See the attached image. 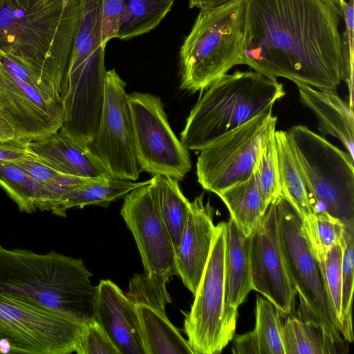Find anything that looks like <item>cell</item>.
<instances>
[{
  "label": "cell",
  "instance_id": "13",
  "mask_svg": "<svg viewBox=\"0 0 354 354\" xmlns=\"http://www.w3.org/2000/svg\"><path fill=\"white\" fill-rule=\"evenodd\" d=\"M125 86L115 69L106 71L100 119L89 147L113 177L136 181L141 170Z\"/></svg>",
  "mask_w": 354,
  "mask_h": 354
},
{
  "label": "cell",
  "instance_id": "14",
  "mask_svg": "<svg viewBox=\"0 0 354 354\" xmlns=\"http://www.w3.org/2000/svg\"><path fill=\"white\" fill-rule=\"evenodd\" d=\"M250 238L252 289L270 301L281 315L287 316L292 313L297 292L285 266L274 201Z\"/></svg>",
  "mask_w": 354,
  "mask_h": 354
},
{
  "label": "cell",
  "instance_id": "3",
  "mask_svg": "<svg viewBox=\"0 0 354 354\" xmlns=\"http://www.w3.org/2000/svg\"><path fill=\"white\" fill-rule=\"evenodd\" d=\"M286 95L276 78L255 71H236L206 88L180 133L189 150L200 151L215 140L263 112Z\"/></svg>",
  "mask_w": 354,
  "mask_h": 354
},
{
  "label": "cell",
  "instance_id": "32",
  "mask_svg": "<svg viewBox=\"0 0 354 354\" xmlns=\"http://www.w3.org/2000/svg\"><path fill=\"white\" fill-rule=\"evenodd\" d=\"M342 248L340 243L328 251L325 258L324 266L321 270L331 317L339 331L342 316Z\"/></svg>",
  "mask_w": 354,
  "mask_h": 354
},
{
  "label": "cell",
  "instance_id": "26",
  "mask_svg": "<svg viewBox=\"0 0 354 354\" xmlns=\"http://www.w3.org/2000/svg\"><path fill=\"white\" fill-rule=\"evenodd\" d=\"M15 162L22 167L39 186L41 200L39 209L41 211H50L53 213L60 198L66 193L84 184L98 180L62 174L30 151L23 158Z\"/></svg>",
  "mask_w": 354,
  "mask_h": 354
},
{
  "label": "cell",
  "instance_id": "27",
  "mask_svg": "<svg viewBox=\"0 0 354 354\" xmlns=\"http://www.w3.org/2000/svg\"><path fill=\"white\" fill-rule=\"evenodd\" d=\"M126 11L118 38L132 39L156 28L170 11L174 0H125Z\"/></svg>",
  "mask_w": 354,
  "mask_h": 354
},
{
  "label": "cell",
  "instance_id": "24",
  "mask_svg": "<svg viewBox=\"0 0 354 354\" xmlns=\"http://www.w3.org/2000/svg\"><path fill=\"white\" fill-rule=\"evenodd\" d=\"M150 180L155 205L170 236L176 254L188 218L190 202L183 194L178 180L156 175Z\"/></svg>",
  "mask_w": 354,
  "mask_h": 354
},
{
  "label": "cell",
  "instance_id": "12",
  "mask_svg": "<svg viewBox=\"0 0 354 354\" xmlns=\"http://www.w3.org/2000/svg\"><path fill=\"white\" fill-rule=\"evenodd\" d=\"M135 153L141 171L183 180L192 168L187 149L173 132L158 96L127 95Z\"/></svg>",
  "mask_w": 354,
  "mask_h": 354
},
{
  "label": "cell",
  "instance_id": "6",
  "mask_svg": "<svg viewBox=\"0 0 354 354\" xmlns=\"http://www.w3.org/2000/svg\"><path fill=\"white\" fill-rule=\"evenodd\" d=\"M150 182L128 193L120 209L133 234L145 269L143 274L131 279L127 295L132 301L165 310L166 304L170 302L166 283L173 275H177L176 254L155 205Z\"/></svg>",
  "mask_w": 354,
  "mask_h": 354
},
{
  "label": "cell",
  "instance_id": "4",
  "mask_svg": "<svg viewBox=\"0 0 354 354\" xmlns=\"http://www.w3.org/2000/svg\"><path fill=\"white\" fill-rule=\"evenodd\" d=\"M247 0L200 8L180 50L181 88L203 91L242 64L247 32Z\"/></svg>",
  "mask_w": 354,
  "mask_h": 354
},
{
  "label": "cell",
  "instance_id": "28",
  "mask_svg": "<svg viewBox=\"0 0 354 354\" xmlns=\"http://www.w3.org/2000/svg\"><path fill=\"white\" fill-rule=\"evenodd\" d=\"M0 186L16 203L21 212L33 213L39 209L41 189L16 162L0 163Z\"/></svg>",
  "mask_w": 354,
  "mask_h": 354
},
{
  "label": "cell",
  "instance_id": "2",
  "mask_svg": "<svg viewBox=\"0 0 354 354\" xmlns=\"http://www.w3.org/2000/svg\"><path fill=\"white\" fill-rule=\"evenodd\" d=\"M91 275L80 259L0 245V294L82 324L93 317Z\"/></svg>",
  "mask_w": 354,
  "mask_h": 354
},
{
  "label": "cell",
  "instance_id": "39",
  "mask_svg": "<svg viewBox=\"0 0 354 354\" xmlns=\"http://www.w3.org/2000/svg\"><path fill=\"white\" fill-rule=\"evenodd\" d=\"M12 138L13 137L11 136L10 133L8 130L7 127L0 117V139L6 140Z\"/></svg>",
  "mask_w": 354,
  "mask_h": 354
},
{
  "label": "cell",
  "instance_id": "11",
  "mask_svg": "<svg viewBox=\"0 0 354 354\" xmlns=\"http://www.w3.org/2000/svg\"><path fill=\"white\" fill-rule=\"evenodd\" d=\"M84 326L0 294V353L69 354Z\"/></svg>",
  "mask_w": 354,
  "mask_h": 354
},
{
  "label": "cell",
  "instance_id": "18",
  "mask_svg": "<svg viewBox=\"0 0 354 354\" xmlns=\"http://www.w3.org/2000/svg\"><path fill=\"white\" fill-rule=\"evenodd\" d=\"M296 85L301 103L317 118L319 131L324 136L337 138L354 160L353 106L341 98L336 91Z\"/></svg>",
  "mask_w": 354,
  "mask_h": 354
},
{
  "label": "cell",
  "instance_id": "34",
  "mask_svg": "<svg viewBox=\"0 0 354 354\" xmlns=\"http://www.w3.org/2000/svg\"><path fill=\"white\" fill-rule=\"evenodd\" d=\"M75 352L77 354H121L104 327L93 317L84 324Z\"/></svg>",
  "mask_w": 354,
  "mask_h": 354
},
{
  "label": "cell",
  "instance_id": "10",
  "mask_svg": "<svg viewBox=\"0 0 354 354\" xmlns=\"http://www.w3.org/2000/svg\"><path fill=\"white\" fill-rule=\"evenodd\" d=\"M274 202L285 266L299 298L298 318L314 322L333 336L342 338L333 321L320 266L306 237L301 218L281 194Z\"/></svg>",
  "mask_w": 354,
  "mask_h": 354
},
{
  "label": "cell",
  "instance_id": "5",
  "mask_svg": "<svg viewBox=\"0 0 354 354\" xmlns=\"http://www.w3.org/2000/svg\"><path fill=\"white\" fill-rule=\"evenodd\" d=\"M286 132L315 213L326 212L354 226V160L306 125Z\"/></svg>",
  "mask_w": 354,
  "mask_h": 354
},
{
  "label": "cell",
  "instance_id": "35",
  "mask_svg": "<svg viewBox=\"0 0 354 354\" xmlns=\"http://www.w3.org/2000/svg\"><path fill=\"white\" fill-rule=\"evenodd\" d=\"M126 11L125 0H103L100 11L101 44L106 47L113 38H118Z\"/></svg>",
  "mask_w": 354,
  "mask_h": 354
},
{
  "label": "cell",
  "instance_id": "30",
  "mask_svg": "<svg viewBox=\"0 0 354 354\" xmlns=\"http://www.w3.org/2000/svg\"><path fill=\"white\" fill-rule=\"evenodd\" d=\"M342 316L339 332L344 340L353 342L352 304L354 290V226L345 227L341 241Z\"/></svg>",
  "mask_w": 354,
  "mask_h": 354
},
{
  "label": "cell",
  "instance_id": "21",
  "mask_svg": "<svg viewBox=\"0 0 354 354\" xmlns=\"http://www.w3.org/2000/svg\"><path fill=\"white\" fill-rule=\"evenodd\" d=\"M274 139L278 156L281 194L299 214L305 234L308 237L314 227V211L301 175L286 131L275 130Z\"/></svg>",
  "mask_w": 354,
  "mask_h": 354
},
{
  "label": "cell",
  "instance_id": "9",
  "mask_svg": "<svg viewBox=\"0 0 354 354\" xmlns=\"http://www.w3.org/2000/svg\"><path fill=\"white\" fill-rule=\"evenodd\" d=\"M277 122L272 111L263 112L201 149L196 176L202 187L217 195L248 179L276 130Z\"/></svg>",
  "mask_w": 354,
  "mask_h": 354
},
{
  "label": "cell",
  "instance_id": "29",
  "mask_svg": "<svg viewBox=\"0 0 354 354\" xmlns=\"http://www.w3.org/2000/svg\"><path fill=\"white\" fill-rule=\"evenodd\" d=\"M281 316L270 301L257 296L254 331L258 340L259 354H284Z\"/></svg>",
  "mask_w": 354,
  "mask_h": 354
},
{
  "label": "cell",
  "instance_id": "25",
  "mask_svg": "<svg viewBox=\"0 0 354 354\" xmlns=\"http://www.w3.org/2000/svg\"><path fill=\"white\" fill-rule=\"evenodd\" d=\"M133 182L116 178L98 179L84 184L66 193L60 198L53 214L66 216V212L73 207L87 205L106 206L118 198L124 197L133 189L149 183Z\"/></svg>",
  "mask_w": 354,
  "mask_h": 354
},
{
  "label": "cell",
  "instance_id": "37",
  "mask_svg": "<svg viewBox=\"0 0 354 354\" xmlns=\"http://www.w3.org/2000/svg\"><path fill=\"white\" fill-rule=\"evenodd\" d=\"M234 343L233 353L259 354L258 340L254 330L237 335Z\"/></svg>",
  "mask_w": 354,
  "mask_h": 354
},
{
  "label": "cell",
  "instance_id": "8",
  "mask_svg": "<svg viewBox=\"0 0 354 354\" xmlns=\"http://www.w3.org/2000/svg\"><path fill=\"white\" fill-rule=\"evenodd\" d=\"M225 222L216 225L211 252L184 331L193 354H218L234 337L238 317L227 308L224 288Z\"/></svg>",
  "mask_w": 354,
  "mask_h": 354
},
{
  "label": "cell",
  "instance_id": "22",
  "mask_svg": "<svg viewBox=\"0 0 354 354\" xmlns=\"http://www.w3.org/2000/svg\"><path fill=\"white\" fill-rule=\"evenodd\" d=\"M284 354H337L347 353L344 339L337 338L321 325L289 317L283 322Z\"/></svg>",
  "mask_w": 354,
  "mask_h": 354
},
{
  "label": "cell",
  "instance_id": "16",
  "mask_svg": "<svg viewBox=\"0 0 354 354\" xmlns=\"http://www.w3.org/2000/svg\"><path fill=\"white\" fill-rule=\"evenodd\" d=\"M93 317L121 354H145L134 303L111 280H102L96 286Z\"/></svg>",
  "mask_w": 354,
  "mask_h": 354
},
{
  "label": "cell",
  "instance_id": "23",
  "mask_svg": "<svg viewBox=\"0 0 354 354\" xmlns=\"http://www.w3.org/2000/svg\"><path fill=\"white\" fill-rule=\"evenodd\" d=\"M229 210L230 218L246 236H250L261 221L268 205L254 173L217 194Z\"/></svg>",
  "mask_w": 354,
  "mask_h": 354
},
{
  "label": "cell",
  "instance_id": "20",
  "mask_svg": "<svg viewBox=\"0 0 354 354\" xmlns=\"http://www.w3.org/2000/svg\"><path fill=\"white\" fill-rule=\"evenodd\" d=\"M133 303L145 354H193L165 310L142 301Z\"/></svg>",
  "mask_w": 354,
  "mask_h": 354
},
{
  "label": "cell",
  "instance_id": "36",
  "mask_svg": "<svg viewBox=\"0 0 354 354\" xmlns=\"http://www.w3.org/2000/svg\"><path fill=\"white\" fill-rule=\"evenodd\" d=\"M29 141L17 138L0 139V163L15 162L26 156Z\"/></svg>",
  "mask_w": 354,
  "mask_h": 354
},
{
  "label": "cell",
  "instance_id": "7",
  "mask_svg": "<svg viewBox=\"0 0 354 354\" xmlns=\"http://www.w3.org/2000/svg\"><path fill=\"white\" fill-rule=\"evenodd\" d=\"M0 62V117L13 138L32 140L58 131L60 92L21 64Z\"/></svg>",
  "mask_w": 354,
  "mask_h": 354
},
{
  "label": "cell",
  "instance_id": "38",
  "mask_svg": "<svg viewBox=\"0 0 354 354\" xmlns=\"http://www.w3.org/2000/svg\"><path fill=\"white\" fill-rule=\"evenodd\" d=\"M232 0H189V5L191 8H206L216 6L225 3H227ZM334 5L341 8L340 2L341 0H328ZM342 9V8H341Z\"/></svg>",
  "mask_w": 354,
  "mask_h": 354
},
{
  "label": "cell",
  "instance_id": "17",
  "mask_svg": "<svg viewBox=\"0 0 354 354\" xmlns=\"http://www.w3.org/2000/svg\"><path fill=\"white\" fill-rule=\"evenodd\" d=\"M28 149L62 174L91 179L114 178L89 146L77 141L60 129L49 136L30 140Z\"/></svg>",
  "mask_w": 354,
  "mask_h": 354
},
{
  "label": "cell",
  "instance_id": "15",
  "mask_svg": "<svg viewBox=\"0 0 354 354\" xmlns=\"http://www.w3.org/2000/svg\"><path fill=\"white\" fill-rule=\"evenodd\" d=\"M214 209L203 194L190 202V209L176 253L177 275L194 295L206 266L216 232Z\"/></svg>",
  "mask_w": 354,
  "mask_h": 354
},
{
  "label": "cell",
  "instance_id": "33",
  "mask_svg": "<svg viewBox=\"0 0 354 354\" xmlns=\"http://www.w3.org/2000/svg\"><path fill=\"white\" fill-rule=\"evenodd\" d=\"M274 133L268 140L254 171L257 183L268 205L281 194L278 156Z\"/></svg>",
  "mask_w": 354,
  "mask_h": 354
},
{
  "label": "cell",
  "instance_id": "1",
  "mask_svg": "<svg viewBox=\"0 0 354 354\" xmlns=\"http://www.w3.org/2000/svg\"><path fill=\"white\" fill-rule=\"evenodd\" d=\"M342 17L328 0H247L242 64L318 89L336 91L344 82L353 106V64L344 50Z\"/></svg>",
  "mask_w": 354,
  "mask_h": 354
},
{
  "label": "cell",
  "instance_id": "19",
  "mask_svg": "<svg viewBox=\"0 0 354 354\" xmlns=\"http://www.w3.org/2000/svg\"><path fill=\"white\" fill-rule=\"evenodd\" d=\"M250 238L234 221L225 222V299L229 313L238 317V308L252 290L250 259Z\"/></svg>",
  "mask_w": 354,
  "mask_h": 354
},
{
  "label": "cell",
  "instance_id": "31",
  "mask_svg": "<svg viewBox=\"0 0 354 354\" xmlns=\"http://www.w3.org/2000/svg\"><path fill=\"white\" fill-rule=\"evenodd\" d=\"M345 227L342 221L326 212L315 214L313 230L307 239L321 270L328 251L341 243Z\"/></svg>",
  "mask_w": 354,
  "mask_h": 354
}]
</instances>
